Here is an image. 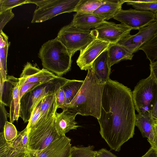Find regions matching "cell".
Listing matches in <instances>:
<instances>
[{
  "mask_svg": "<svg viewBox=\"0 0 157 157\" xmlns=\"http://www.w3.org/2000/svg\"><path fill=\"white\" fill-rule=\"evenodd\" d=\"M58 76L44 68L40 69L33 66L30 62H27L25 65L19 78L20 88L29 83H45Z\"/></svg>",
  "mask_w": 157,
  "mask_h": 157,
  "instance_id": "14",
  "label": "cell"
},
{
  "mask_svg": "<svg viewBox=\"0 0 157 157\" xmlns=\"http://www.w3.org/2000/svg\"><path fill=\"white\" fill-rule=\"evenodd\" d=\"M76 115L67 110L60 113L56 112L54 116V124L60 136L65 135L70 130L76 129L80 126L75 121Z\"/></svg>",
  "mask_w": 157,
  "mask_h": 157,
  "instance_id": "16",
  "label": "cell"
},
{
  "mask_svg": "<svg viewBox=\"0 0 157 157\" xmlns=\"http://www.w3.org/2000/svg\"><path fill=\"white\" fill-rule=\"evenodd\" d=\"M132 30H139L157 21L155 13L130 9L120 10L113 17Z\"/></svg>",
  "mask_w": 157,
  "mask_h": 157,
  "instance_id": "10",
  "label": "cell"
},
{
  "mask_svg": "<svg viewBox=\"0 0 157 157\" xmlns=\"http://www.w3.org/2000/svg\"><path fill=\"white\" fill-rule=\"evenodd\" d=\"M38 56L44 68L58 76L62 77L71 70L72 56L57 37L44 43Z\"/></svg>",
  "mask_w": 157,
  "mask_h": 157,
  "instance_id": "3",
  "label": "cell"
},
{
  "mask_svg": "<svg viewBox=\"0 0 157 157\" xmlns=\"http://www.w3.org/2000/svg\"><path fill=\"white\" fill-rule=\"evenodd\" d=\"M135 110L131 89L109 79L105 84L98 120L100 135L111 150L119 151L121 146L133 137Z\"/></svg>",
  "mask_w": 157,
  "mask_h": 157,
  "instance_id": "1",
  "label": "cell"
},
{
  "mask_svg": "<svg viewBox=\"0 0 157 157\" xmlns=\"http://www.w3.org/2000/svg\"><path fill=\"white\" fill-rule=\"evenodd\" d=\"M155 16H156V20H157V12H156V13H155Z\"/></svg>",
  "mask_w": 157,
  "mask_h": 157,
  "instance_id": "44",
  "label": "cell"
},
{
  "mask_svg": "<svg viewBox=\"0 0 157 157\" xmlns=\"http://www.w3.org/2000/svg\"><path fill=\"white\" fill-rule=\"evenodd\" d=\"M105 84L96 77L91 68L88 70L80 89L71 102L66 105L65 110L76 115L91 116L98 119Z\"/></svg>",
  "mask_w": 157,
  "mask_h": 157,
  "instance_id": "2",
  "label": "cell"
},
{
  "mask_svg": "<svg viewBox=\"0 0 157 157\" xmlns=\"http://www.w3.org/2000/svg\"><path fill=\"white\" fill-rule=\"evenodd\" d=\"M127 5L132 6L134 9L157 12V0H125Z\"/></svg>",
  "mask_w": 157,
  "mask_h": 157,
  "instance_id": "28",
  "label": "cell"
},
{
  "mask_svg": "<svg viewBox=\"0 0 157 157\" xmlns=\"http://www.w3.org/2000/svg\"><path fill=\"white\" fill-rule=\"evenodd\" d=\"M95 157H117L110 151L105 148L97 151Z\"/></svg>",
  "mask_w": 157,
  "mask_h": 157,
  "instance_id": "38",
  "label": "cell"
},
{
  "mask_svg": "<svg viewBox=\"0 0 157 157\" xmlns=\"http://www.w3.org/2000/svg\"><path fill=\"white\" fill-rule=\"evenodd\" d=\"M71 140L66 135L60 136L45 148L34 154L36 157H70Z\"/></svg>",
  "mask_w": 157,
  "mask_h": 157,
  "instance_id": "15",
  "label": "cell"
},
{
  "mask_svg": "<svg viewBox=\"0 0 157 157\" xmlns=\"http://www.w3.org/2000/svg\"><path fill=\"white\" fill-rule=\"evenodd\" d=\"M140 157H157V151L151 147L144 155Z\"/></svg>",
  "mask_w": 157,
  "mask_h": 157,
  "instance_id": "41",
  "label": "cell"
},
{
  "mask_svg": "<svg viewBox=\"0 0 157 157\" xmlns=\"http://www.w3.org/2000/svg\"><path fill=\"white\" fill-rule=\"evenodd\" d=\"M91 69L96 77L101 82L105 83L110 79L111 68L108 63L107 49L94 60Z\"/></svg>",
  "mask_w": 157,
  "mask_h": 157,
  "instance_id": "18",
  "label": "cell"
},
{
  "mask_svg": "<svg viewBox=\"0 0 157 157\" xmlns=\"http://www.w3.org/2000/svg\"><path fill=\"white\" fill-rule=\"evenodd\" d=\"M80 0H27L38 8L33 14L32 23L42 22L64 13L75 12Z\"/></svg>",
  "mask_w": 157,
  "mask_h": 157,
  "instance_id": "7",
  "label": "cell"
},
{
  "mask_svg": "<svg viewBox=\"0 0 157 157\" xmlns=\"http://www.w3.org/2000/svg\"><path fill=\"white\" fill-rule=\"evenodd\" d=\"M157 30V21L153 22L139 29L136 34H130L117 43L133 54L137 52L142 46L153 37Z\"/></svg>",
  "mask_w": 157,
  "mask_h": 157,
  "instance_id": "12",
  "label": "cell"
},
{
  "mask_svg": "<svg viewBox=\"0 0 157 157\" xmlns=\"http://www.w3.org/2000/svg\"><path fill=\"white\" fill-rule=\"evenodd\" d=\"M28 129L26 127L18 132L16 137L12 140L7 142L12 146L21 152H31L28 148Z\"/></svg>",
  "mask_w": 157,
  "mask_h": 157,
  "instance_id": "23",
  "label": "cell"
},
{
  "mask_svg": "<svg viewBox=\"0 0 157 157\" xmlns=\"http://www.w3.org/2000/svg\"><path fill=\"white\" fill-rule=\"evenodd\" d=\"M44 83L40 82H30L25 84L22 86L20 88V100L25 93Z\"/></svg>",
  "mask_w": 157,
  "mask_h": 157,
  "instance_id": "37",
  "label": "cell"
},
{
  "mask_svg": "<svg viewBox=\"0 0 157 157\" xmlns=\"http://www.w3.org/2000/svg\"><path fill=\"white\" fill-rule=\"evenodd\" d=\"M150 74L157 81V60L149 64Z\"/></svg>",
  "mask_w": 157,
  "mask_h": 157,
  "instance_id": "40",
  "label": "cell"
},
{
  "mask_svg": "<svg viewBox=\"0 0 157 157\" xmlns=\"http://www.w3.org/2000/svg\"><path fill=\"white\" fill-rule=\"evenodd\" d=\"M94 149V147L92 145L73 146L72 147L70 157H95L97 151Z\"/></svg>",
  "mask_w": 157,
  "mask_h": 157,
  "instance_id": "30",
  "label": "cell"
},
{
  "mask_svg": "<svg viewBox=\"0 0 157 157\" xmlns=\"http://www.w3.org/2000/svg\"><path fill=\"white\" fill-rule=\"evenodd\" d=\"M54 116L41 119L28 130V148L31 153L40 151L60 136L54 125Z\"/></svg>",
  "mask_w": 157,
  "mask_h": 157,
  "instance_id": "5",
  "label": "cell"
},
{
  "mask_svg": "<svg viewBox=\"0 0 157 157\" xmlns=\"http://www.w3.org/2000/svg\"><path fill=\"white\" fill-rule=\"evenodd\" d=\"M3 132L5 139L7 142L14 139L18 133L15 126L12 123L8 121L6 122L4 125Z\"/></svg>",
  "mask_w": 157,
  "mask_h": 157,
  "instance_id": "32",
  "label": "cell"
},
{
  "mask_svg": "<svg viewBox=\"0 0 157 157\" xmlns=\"http://www.w3.org/2000/svg\"><path fill=\"white\" fill-rule=\"evenodd\" d=\"M27 153L12 146L5 139L4 132L0 133V157H25Z\"/></svg>",
  "mask_w": 157,
  "mask_h": 157,
  "instance_id": "25",
  "label": "cell"
},
{
  "mask_svg": "<svg viewBox=\"0 0 157 157\" xmlns=\"http://www.w3.org/2000/svg\"><path fill=\"white\" fill-rule=\"evenodd\" d=\"M154 121L151 113L144 112L136 114V126L143 137L147 138L151 148L153 147L154 144L152 124Z\"/></svg>",
  "mask_w": 157,
  "mask_h": 157,
  "instance_id": "17",
  "label": "cell"
},
{
  "mask_svg": "<svg viewBox=\"0 0 157 157\" xmlns=\"http://www.w3.org/2000/svg\"><path fill=\"white\" fill-rule=\"evenodd\" d=\"M62 86L56 90L55 94L57 109L60 108L63 110H64L65 109L67 103L66 96L62 87Z\"/></svg>",
  "mask_w": 157,
  "mask_h": 157,
  "instance_id": "33",
  "label": "cell"
},
{
  "mask_svg": "<svg viewBox=\"0 0 157 157\" xmlns=\"http://www.w3.org/2000/svg\"><path fill=\"white\" fill-rule=\"evenodd\" d=\"M101 18L92 13H76L73 15L71 25L81 29H94L104 21Z\"/></svg>",
  "mask_w": 157,
  "mask_h": 157,
  "instance_id": "19",
  "label": "cell"
},
{
  "mask_svg": "<svg viewBox=\"0 0 157 157\" xmlns=\"http://www.w3.org/2000/svg\"><path fill=\"white\" fill-rule=\"evenodd\" d=\"M103 0H80L75 11L76 13H92L103 3Z\"/></svg>",
  "mask_w": 157,
  "mask_h": 157,
  "instance_id": "27",
  "label": "cell"
},
{
  "mask_svg": "<svg viewBox=\"0 0 157 157\" xmlns=\"http://www.w3.org/2000/svg\"><path fill=\"white\" fill-rule=\"evenodd\" d=\"M41 118L42 114L40 109L39 102L35 106L32 113L26 126L28 129L29 130L30 129L38 123Z\"/></svg>",
  "mask_w": 157,
  "mask_h": 157,
  "instance_id": "34",
  "label": "cell"
},
{
  "mask_svg": "<svg viewBox=\"0 0 157 157\" xmlns=\"http://www.w3.org/2000/svg\"><path fill=\"white\" fill-rule=\"evenodd\" d=\"M151 114L155 120H157V100L152 111Z\"/></svg>",
  "mask_w": 157,
  "mask_h": 157,
  "instance_id": "42",
  "label": "cell"
},
{
  "mask_svg": "<svg viewBox=\"0 0 157 157\" xmlns=\"http://www.w3.org/2000/svg\"><path fill=\"white\" fill-rule=\"evenodd\" d=\"M56 37L66 47L72 57L78 51L82 50L97 39L98 33L94 29H81L69 24L60 29Z\"/></svg>",
  "mask_w": 157,
  "mask_h": 157,
  "instance_id": "6",
  "label": "cell"
},
{
  "mask_svg": "<svg viewBox=\"0 0 157 157\" xmlns=\"http://www.w3.org/2000/svg\"><path fill=\"white\" fill-rule=\"evenodd\" d=\"M125 0H105L103 4L92 13L104 20L112 18L122 9Z\"/></svg>",
  "mask_w": 157,
  "mask_h": 157,
  "instance_id": "20",
  "label": "cell"
},
{
  "mask_svg": "<svg viewBox=\"0 0 157 157\" xmlns=\"http://www.w3.org/2000/svg\"><path fill=\"white\" fill-rule=\"evenodd\" d=\"M12 9H8L0 13V31L2 30L7 23L14 17Z\"/></svg>",
  "mask_w": 157,
  "mask_h": 157,
  "instance_id": "35",
  "label": "cell"
},
{
  "mask_svg": "<svg viewBox=\"0 0 157 157\" xmlns=\"http://www.w3.org/2000/svg\"><path fill=\"white\" fill-rule=\"evenodd\" d=\"M139 50L145 53L150 63L157 60V30L153 37L142 46Z\"/></svg>",
  "mask_w": 157,
  "mask_h": 157,
  "instance_id": "26",
  "label": "cell"
},
{
  "mask_svg": "<svg viewBox=\"0 0 157 157\" xmlns=\"http://www.w3.org/2000/svg\"><path fill=\"white\" fill-rule=\"evenodd\" d=\"M27 0H0V13L27 3Z\"/></svg>",
  "mask_w": 157,
  "mask_h": 157,
  "instance_id": "31",
  "label": "cell"
},
{
  "mask_svg": "<svg viewBox=\"0 0 157 157\" xmlns=\"http://www.w3.org/2000/svg\"><path fill=\"white\" fill-rule=\"evenodd\" d=\"M110 44L98 38L94 40L80 51L76 60L77 65L81 70L86 71L91 68L94 60L107 49Z\"/></svg>",
  "mask_w": 157,
  "mask_h": 157,
  "instance_id": "13",
  "label": "cell"
},
{
  "mask_svg": "<svg viewBox=\"0 0 157 157\" xmlns=\"http://www.w3.org/2000/svg\"><path fill=\"white\" fill-rule=\"evenodd\" d=\"M25 157H36L35 155L31 152H28Z\"/></svg>",
  "mask_w": 157,
  "mask_h": 157,
  "instance_id": "43",
  "label": "cell"
},
{
  "mask_svg": "<svg viewBox=\"0 0 157 157\" xmlns=\"http://www.w3.org/2000/svg\"><path fill=\"white\" fill-rule=\"evenodd\" d=\"M152 130L154 136V144L152 148L157 151V120H155L153 123Z\"/></svg>",
  "mask_w": 157,
  "mask_h": 157,
  "instance_id": "39",
  "label": "cell"
},
{
  "mask_svg": "<svg viewBox=\"0 0 157 157\" xmlns=\"http://www.w3.org/2000/svg\"><path fill=\"white\" fill-rule=\"evenodd\" d=\"M55 90L49 92L40 102L42 119L54 116L56 112L57 108Z\"/></svg>",
  "mask_w": 157,
  "mask_h": 157,
  "instance_id": "22",
  "label": "cell"
},
{
  "mask_svg": "<svg viewBox=\"0 0 157 157\" xmlns=\"http://www.w3.org/2000/svg\"><path fill=\"white\" fill-rule=\"evenodd\" d=\"M68 80L58 76L25 93L20 100L19 111V117L24 122H29L35 106L49 92L55 91Z\"/></svg>",
  "mask_w": 157,
  "mask_h": 157,
  "instance_id": "4",
  "label": "cell"
},
{
  "mask_svg": "<svg viewBox=\"0 0 157 157\" xmlns=\"http://www.w3.org/2000/svg\"><path fill=\"white\" fill-rule=\"evenodd\" d=\"M83 82L84 81L82 80L68 79L62 86L66 96L67 105L70 104L74 99L80 89Z\"/></svg>",
  "mask_w": 157,
  "mask_h": 157,
  "instance_id": "24",
  "label": "cell"
},
{
  "mask_svg": "<svg viewBox=\"0 0 157 157\" xmlns=\"http://www.w3.org/2000/svg\"><path fill=\"white\" fill-rule=\"evenodd\" d=\"M94 29L98 33V37L110 44H117L130 35L132 29L125 25L105 21Z\"/></svg>",
  "mask_w": 157,
  "mask_h": 157,
  "instance_id": "11",
  "label": "cell"
},
{
  "mask_svg": "<svg viewBox=\"0 0 157 157\" xmlns=\"http://www.w3.org/2000/svg\"><path fill=\"white\" fill-rule=\"evenodd\" d=\"M132 96L138 113H151L157 100V81L151 74L137 83Z\"/></svg>",
  "mask_w": 157,
  "mask_h": 157,
  "instance_id": "8",
  "label": "cell"
},
{
  "mask_svg": "<svg viewBox=\"0 0 157 157\" xmlns=\"http://www.w3.org/2000/svg\"><path fill=\"white\" fill-rule=\"evenodd\" d=\"M10 44V42H8L3 45H0V85H2L7 79V57Z\"/></svg>",
  "mask_w": 157,
  "mask_h": 157,
  "instance_id": "29",
  "label": "cell"
},
{
  "mask_svg": "<svg viewBox=\"0 0 157 157\" xmlns=\"http://www.w3.org/2000/svg\"><path fill=\"white\" fill-rule=\"evenodd\" d=\"M0 102L9 107L10 122L17 121L19 117L20 99V81L12 75H7L6 80L0 85Z\"/></svg>",
  "mask_w": 157,
  "mask_h": 157,
  "instance_id": "9",
  "label": "cell"
},
{
  "mask_svg": "<svg viewBox=\"0 0 157 157\" xmlns=\"http://www.w3.org/2000/svg\"><path fill=\"white\" fill-rule=\"evenodd\" d=\"M109 65L111 67L124 60H131L134 56L125 47L118 43L110 44L107 49Z\"/></svg>",
  "mask_w": 157,
  "mask_h": 157,
  "instance_id": "21",
  "label": "cell"
},
{
  "mask_svg": "<svg viewBox=\"0 0 157 157\" xmlns=\"http://www.w3.org/2000/svg\"><path fill=\"white\" fill-rule=\"evenodd\" d=\"M5 105L2 103L0 102V133L3 132L4 128L6 122L7 121V117L8 114Z\"/></svg>",
  "mask_w": 157,
  "mask_h": 157,
  "instance_id": "36",
  "label": "cell"
}]
</instances>
